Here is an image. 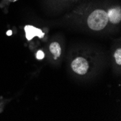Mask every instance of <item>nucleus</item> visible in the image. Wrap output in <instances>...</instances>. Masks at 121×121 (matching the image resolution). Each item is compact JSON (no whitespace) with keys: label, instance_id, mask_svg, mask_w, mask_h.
I'll return each instance as SVG.
<instances>
[{"label":"nucleus","instance_id":"0eeeda50","mask_svg":"<svg viewBox=\"0 0 121 121\" xmlns=\"http://www.w3.org/2000/svg\"><path fill=\"white\" fill-rule=\"evenodd\" d=\"M36 57L39 60H41V59H43V57H44V54H43V52L41 50H39L36 54Z\"/></svg>","mask_w":121,"mask_h":121},{"label":"nucleus","instance_id":"f257e3e1","mask_svg":"<svg viewBox=\"0 0 121 121\" xmlns=\"http://www.w3.org/2000/svg\"><path fill=\"white\" fill-rule=\"evenodd\" d=\"M107 13L104 10H95L88 18V25L94 30H99L104 28L108 22Z\"/></svg>","mask_w":121,"mask_h":121},{"label":"nucleus","instance_id":"423d86ee","mask_svg":"<svg viewBox=\"0 0 121 121\" xmlns=\"http://www.w3.org/2000/svg\"><path fill=\"white\" fill-rule=\"evenodd\" d=\"M120 56H121V49H118L115 54V58L118 65L121 64V57Z\"/></svg>","mask_w":121,"mask_h":121},{"label":"nucleus","instance_id":"7ed1b4c3","mask_svg":"<svg viewBox=\"0 0 121 121\" xmlns=\"http://www.w3.org/2000/svg\"><path fill=\"white\" fill-rule=\"evenodd\" d=\"M25 31L26 34V38L28 40H31L34 36H39V38H42L44 36V34L41 30L36 28L32 26H26L25 27Z\"/></svg>","mask_w":121,"mask_h":121},{"label":"nucleus","instance_id":"f03ea898","mask_svg":"<svg viewBox=\"0 0 121 121\" xmlns=\"http://www.w3.org/2000/svg\"><path fill=\"white\" fill-rule=\"evenodd\" d=\"M72 68L76 73L83 75L88 70L89 64H88V62L85 59L82 57H78L73 62Z\"/></svg>","mask_w":121,"mask_h":121},{"label":"nucleus","instance_id":"20e7f679","mask_svg":"<svg viewBox=\"0 0 121 121\" xmlns=\"http://www.w3.org/2000/svg\"><path fill=\"white\" fill-rule=\"evenodd\" d=\"M108 20H110L113 23H117L120 21L121 19V13L120 8L111 9L107 13Z\"/></svg>","mask_w":121,"mask_h":121},{"label":"nucleus","instance_id":"39448f33","mask_svg":"<svg viewBox=\"0 0 121 121\" xmlns=\"http://www.w3.org/2000/svg\"><path fill=\"white\" fill-rule=\"evenodd\" d=\"M49 49H50L51 52L54 54V56H55V58L60 56L61 48H60V44L58 43L54 42V43H51L50 47H49Z\"/></svg>","mask_w":121,"mask_h":121},{"label":"nucleus","instance_id":"6e6552de","mask_svg":"<svg viewBox=\"0 0 121 121\" xmlns=\"http://www.w3.org/2000/svg\"><path fill=\"white\" fill-rule=\"evenodd\" d=\"M11 34H12V31H11V30H9V31H7V35H8V36H10Z\"/></svg>","mask_w":121,"mask_h":121}]
</instances>
